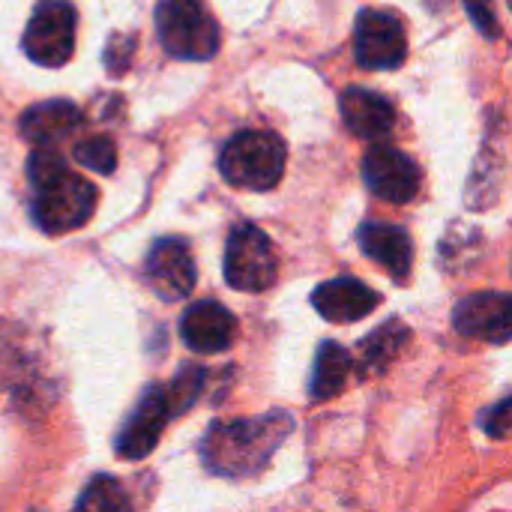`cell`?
Wrapping results in <instances>:
<instances>
[{"mask_svg":"<svg viewBox=\"0 0 512 512\" xmlns=\"http://www.w3.org/2000/svg\"><path fill=\"white\" fill-rule=\"evenodd\" d=\"M357 240H360V249L396 279H405L411 273L414 249H411V237L402 228L384 225V222H366Z\"/></svg>","mask_w":512,"mask_h":512,"instance_id":"9a60e30c","label":"cell"},{"mask_svg":"<svg viewBox=\"0 0 512 512\" xmlns=\"http://www.w3.org/2000/svg\"><path fill=\"white\" fill-rule=\"evenodd\" d=\"M156 30L174 57L207 60L219 51V27L198 0H162L156 6Z\"/></svg>","mask_w":512,"mask_h":512,"instance_id":"3957f363","label":"cell"},{"mask_svg":"<svg viewBox=\"0 0 512 512\" xmlns=\"http://www.w3.org/2000/svg\"><path fill=\"white\" fill-rule=\"evenodd\" d=\"M168 417H171V408L165 399V387H147V393L138 399V405L126 417L123 429L117 432V441H114L117 456L120 459L150 456L153 447L159 444V435H162Z\"/></svg>","mask_w":512,"mask_h":512,"instance_id":"8fae6325","label":"cell"},{"mask_svg":"<svg viewBox=\"0 0 512 512\" xmlns=\"http://www.w3.org/2000/svg\"><path fill=\"white\" fill-rule=\"evenodd\" d=\"M381 297L357 279H330L312 294V306L333 324H354L375 312Z\"/></svg>","mask_w":512,"mask_h":512,"instance_id":"4fadbf2b","label":"cell"},{"mask_svg":"<svg viewBox=\"0 0 512 512\" xmlns=\"http://www.w3.org/2000/svg\"><path fill=\"white\" fill-rule=\"evenodd\" d=\"M453 324L462 336L489 342V345H504L512 339V294L501 291H480L465 297L456 312Z\"/></svg>","mask_w":512,"mask_h":512,"instance_id":"ba28073f","label":"cell"},{"mask_svg":"<svg viewBox=\"0 0 512 512\" xmlns=\"http://www.w3.org/2000/svg\"><path fill=\"white\" fill-rule=\"evenodd\" d=\"M96 189L90 180L72 174L69 168H63L57 177L45 180L42 186H36V198H33V222L45 231V234H66L81 228L93 210H96Z\"/></svg>","mask_w":512,"mask_h":512,"instance_id":"277c9868","label":"cell"},{"mask_svg":"<svg viewBox=\"0 0 512 512\" xmlns=\"http://www.w3.org/2000/svg\"><path fill=\"white\" fill-rule=\"evenodd\" d=\"M408 342V327L399 321H390L384 327H378L369 339H363L360 345V357H357V369L360 375H381L405 348Z\"/></svg>","mask_w":512,"mask_h":512,"instance_id":"e0dca14e","label":"cell"},{"mask_svg":"<svg viewBox=\"0 0 512 512\" xmlns=\"http://www.w3.org/2000/svg\"><path fill=\"white\" fill-rule=\"evenodd\" d=\"M351 375V354L339 345V342H321L318 357H315V372H312V384L309 393L315 402L321 399H333L345 381Z\"/></svg>","mask_w":512,"mask_h":512,"instance_id":"ac0fdd59","label":"cell"},{"mask_svg":"<svg viewBox=\"0 0 512 512\" xmlns=\"http://www.w3.org/2000/svg\"><path fill=\"white\" fill-rule=\"evenodd\" d=\"M24 51L39 66H63L75 51V9L66 0H39L24 30Z\"/></svg>","mask_w":512,"mask_h":512,"instance_id":"8992f818","label":"cell"},{"mask_svg":"<svg viewBox=\"0 0 512 512\" xmlns=\"http://www.w3.org/2000/svg\"><path fill=\"white\" fill-rule=\"evenodd\" d=\"M468 15L474 18V24L486 33V36H498V18L492 9V0H465Z\"/></svg>","mask_w":512,"mask_h":512,"instance_id":"d4e9b609","label":"cell"},{"mask_svg":"<svg viewBox=\"0 0 512 512\" xmlns=\"http://www.w3.org/2000/svg\"><path fill=\"white\" fill-rule=\"evenodd\" d=\"M339 108H342L345 126L354 135L369 138V141H378V138L390 135L393 123H396L393 105L381 93H375V90L348 87L342 93V99H339Z\"/></svg>","mask_w":512,"mask_h":512,"instance_id":"5bb4252c","label":"cell"},{"mask_svg":"<svg viewBox=\"0 0 512 512\" xmlns=\"http://www.w3.org/2000/svg\"><path fill=\"white\" fill-rule=\"evenodd\" d=\"M201 387H204V369L201 366H183L180 375L165 387V399H168L171 417L183 414L201 396Z\"/></svg>","mask_w":512,"mask_h":512,"instance_id":"ffe728a7","label":"cell"},{"mask_svg":"<svg viewBox=\"0 0 512 512\" xmlns=\"http://www.w3.org/2000/svg\"><path fill=\"white\" fill-rule=\"evenodd\" d=\"M75 162L90 168V171H99V174H111L114 165H117V147L111 144V138L105 135H96V138H84L75 144L72 150Z\"/></svg>","mask_w":512,"mask_h":512,"instance_id":"44dd1931","label":"cell"},{"mask_svg":"<svg viewBox=\"0 0 512 512\" xmlns=\"http://www.w3.org/2000/svg\"><path fill=\"white\" fill-rule=\"evenodd\" d=\"M144 276L162 300L189 297L195 288V261L189 252V243L180 237L156 240L144 261Z\"/></svg>","mask_w":512,"mask_h":512,"instance_id":"30bf717a","label":"cell"},{"mask_svg":"<svg viewBox=\"0 0 512 512\" xmlns=\"http://www.w3.org/2000/svg\"><path fill=\"white\" fill-rule=\"evenodd\" d=\"M180 336H183V342L192 351H198V354H216V351L231 348V342L237 336V321H234V315L222 303L201 300V303H192L183 312Z\"/></svg>","mask_w":512,"mask_h":512,"instance_id":"7c38bea8","label":"cell"},{"mask_svg":"<svg viewBox=\"0 0 512 512\" xmlns=\"http://www.w3.org/2000/svg\"><path fill=\"white\" fill-rule=\"evenodd\" d=\"M294 432V420L285 411L216 423L201 441V459L210 474L228 480H246L261 474L285 438Z\"/></svg>","mask_w":512,"mask_h":512,"instance_id":"6da1fadb","label":"cell"},{"mask_svg":"<svg viewBox=\"0 0 512 512\" xmlns=\"http://www.w3.org/2000/svg\"><path fill=\"white\" fill-rule=\"evenodd\" d=\"M354 54L366 69H396L408 54L405 27L393 12L366 9L354 27Z\"/></svg>","mask_w":512,"mask_h":512,"instance_id":"52a82bcc","label":"cell"},{"mask_svg":"<svg viewBox=\"0 0 512 512\" xmlns=\"http://www.w3.org/2000/svg\"><path fill=\"white\" fill-rule=\"evenodd\" d=\"M363 180L378 198L390 204H408L420 189V168L402 150L378 144L363 159Z\"/></svg>","mask_w":512,"mask_h":512,"instance_id":"9c48e42d","label":"cell"},{"mask_svg":"<svg viewBox=\"0 0 512 512\" xmlns=\"http://www.w3.org/2000/svg\"><path fill=\"white\" fill-rule=\"evenodd\" d=\"M81 123V111L78 105L66 102V99H51V102H39L33 108H27L21 114V135L39 147H48L60 138H66L72 129H78Z\"/></svg>","mask_w":512,"mask_h":512,"instance_id":"2e32d148","label":"cell"},{"mask_svg":"<svg viewBox=\"0 0 512 512\" xmlns=\"http://www.w3.org/2000/svg\"><path fill=\"white\" fill-rule=\"evenodd\" d=\"M222 177L237 189L267 192L282 180L285 171V144L273 132H240L234 135L219 156Z\"/></svg>","mask_w":512,"mask_h":512,"instance_id":"7a4b0ae2","label":"cell"},{"mask_svg":"<svg viewBox=\"0 0 512 512\" xmlns=\"http://www.w3.org/2000/svg\"><path fill=\"white\" fill-rule=\"evenodd\" d=\"M132 54H135V36L129 33H111L108 45H105V69L111 75H123L132 66Z\"/></svg>","mask_w":512,"mask_h":512,"instance_id":"7402d4cb","label":"cell"},{"mask_svg":"<svg viewBox=\"0 0 512 512\" xmlns=\"http://www.w3.org/2000/svg\"><path fill=\"white\" fill-rule=\"evenodd\" d=\"M63 168H66V165H63V156L54 153L51 147H39V150H33L30 159H27V177H30L33 189L42 186L45 180L57 177Z\"/></svg>","mask_w":512,"mask_h":512,"instance_id":"603a6c76","label":"cell"},{"mask_svg":"<svg viewBox=\"0 0 512 512\" xmlns=\"http://www.w3.org/2000/svg\"><path fill=\"white\" fill-rule=\"evenodd\" d=\"M75 512H132L126 489L114 477H93L78 498Z\"/></svg>","mask_w":512,"mask_h":512,"instance_id":"d6986e66","label":"cell"},{"mask_svg":"<svg viewBox=\"0 0 512 512\" xmlns=\"http://www.w3.org/2000/svg\"><path fill=\"white\" fill-rule=\"evenodd\" d=\"M483 429L492 438H510L512 435V399H504L501 405H495L492 411L483 414Z\"/></svg>","mask_w":512,"mask_h":512,"instance_id":"cb8c5ba5","label":"cell"},{"mask_svg":"<svg viewBox=\"0 0 512 512\" xmlns=\"http://www.w3.org/2000/svg\"><path fill=\"white\" fill-rule=\"evenodd\" d=\"M276 252L270 237L255 225H237L225 249V279L237 291H267L276 282Z\"/></svg>","mask_w":512,"mask_h":512,"instance_id":"5b68a950","label":"cell"}]
</instances>
